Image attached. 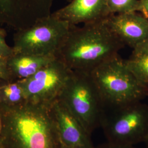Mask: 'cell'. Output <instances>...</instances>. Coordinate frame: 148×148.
I'll return each instance as SVG.
<instances>
[{
    "instance_id": "1",
    "label": "cell",
    "mask_w": 148,
    "mask_h": 148,
    "mask_svg": "<svg viewBox=\"0 0 148 148\" xmlns=\"http://www.w3.org/2000/svg\"><path fill=\"white\" fill-rule=\"evenodd\" d=\"M0 119V148H60L51 106L2 103Z\"/></svg>"
},
{
    "instance_id": "2",
    "label": "cell",
    "mask_w": 148,
    "mask_h": 148,
    "mask_svg": "<svg viewBox=\"0 0 148 148\" xmlns=\"http://www.w3.org/2000/svg\"><path fill=\"white\" fill-rule=\"evenodd\" d=\"M124 47L104 19L81 27L71 26L56 58L71 71L90 74L119 55Z\"/></svg>"
},
{
    "instance_id": "3",
    "label": "cell",
    "mask_w": 148,
    "mask_h": 148,
    "mask_svg": "<svg viewBox=\"0 0 148 148\" xmlns=\"http://www.w3.org/2000/svg\"><path fill=\"white\" fill-rule=\"evenodd\" d=\"M90 75L104 106L142 101L148 97V86L140 82L118 55L92 71Z\"/></svg>"
},
{
    "instance_id": "4",
    "label": "cell",
    "mask_w": 148,
    "mask_h": 148,
    "mask_svg": "<svg viewBox=\"0 0 148 148\" xmlns=\"http://www.w3.org/2000/svg\"><path fill=\"white\" fill-rule=\"evenodd\" d=\"M99 127L107 140L134 145L148 139V105L140 101L104 106Z\"/></svg>"
},
{
    "instance_id": "5",
    "label": "cell",
    "mask_w": 148,
    "mask_h": 148,
    "mask_svg": "<svg viewBox=\"0 0 148 148\" xmlns=\"http://www.w3.org/2000/svg\"><path fill=\"white\" fill-rule=\"evenodd\" d=\"M58 99L90 136L99 127L104 106L90 74L72 71Z\"/></svg>"
},
{
    "instance_id": "6",
    "label": "cell",
    "mask_w": 148,
    "mask_h": 148,
    "mask_svg": "<svg viewBox=\"0 0 148 148\" xmlns=\"http://www.w3.org/2000/svg\"><path fill=\"white\" fill-rule=\"evenodd\" d=\"M71 27L52 14L38 19L16 38L13 54L56 57Z\"/></svg>"
},
{
    "instance_id": "7",
    "label": "cell",
    "mask_w": 148,
    "mask_h": 148,
    "mask_svg": "<svg viewBox=\"0 0 148 148\" xmlns=\"http://www.w3.org/2000/svg\"><path fill=\"white\" fill-rule=\"evenodd\" d=\"M71 71L62 61L56 58L35 74L18 81L25 101L52 106L58 99Z\"/></svg>"
},
{
    "instance_id": "8",
    "label": "cell",
    "mask_w": 148,
    "mask_h": 148,
    "mask_svg": "<svg viewBox=\"0 0 148 148\" xmlns=\"http://www.w3.org/2000/svg\"><path fill=\"white\" fill-rule=\"evenodd\" d=\"M51 110L62 143L70 148H95L90 135L60 101L53 103Z\"/></svg>"
},
{
    "instance_id": "9",
    "label": "cell",
    "mask_w": 148,
    "mask_h": 148,
    "mask_svg": "<svg viewBox=\"0 0 148 148\" xmlns=\"http://www.w3.org/2000/svg\"><path fill=\"white\" fill-rule=\"evenodd\" d=\"M105 21L125 46L133 48L148 38V19L138 12L111 14Z\"/></svg>"
},
{
    "instance_id": "10",
    "label": "cell",
    "mask_w": 148,
    "mask_h": 148,
    "mask_svg": "<svg viewBox=\"0 0 148 148\" xmlns=\"http://www.w3.org/2000/svg\"><path fill=\"white\" fill-rule=\"evenodd\" d=\"M52 15L75 26L101 21L110 14L106 0H72Z\"/></svg>"
},
{
    "instance_id": "11",
    "label": "cell",
    "mask_w": 148,
    "mask_h": 148,
    "mask_svg": "<svg viewBox=\"0 0 148 148\" xmlns=\"http://www.w3.org/2000/svg\"><path fill=\"white\" fill-rule=\"evenodd\" d=\"M56 58L54 56L13 54L8 58V66L10 73L24 79L35 74Z\"/></svg>"
},
{
    "instance_id": "12",
    "label": "cell",
    "mask_w": 148,
    "mask_h": 148,
    "mask_svg": "<svg viewBox=\"0 0 148 148\" xmlns=\"http://www.w3.org/2000/svg\"><path fill=\"white\" fill-rule=\"evenodd\" d=\"M124 62L138 79L148 86V38L133 48L131 56Z\"/></svg>"
},
{
    "instance_id": "13",
    "label": "cell",
    "mask_w": 148,
    "mask_h": 148,
    "mask_svg": "<svg viewBox=\"0 0 148 148\" xmlns=\"http://www.w3.org/2000/svg\"><path fill=\"white\" fill-rule=\"evenodd\" d=\"M53 0H0V14H10L24 5H30L45 16H49V7Z\"/></svg>"
},
{
    "instance_id": "14",
    "label": "cell",
    "mask_w": 148,
    "mask_h": 148,
    "mask_svg": "<svg viewBox=\"0 0 148 148\" xmlns=\"http://www.w3.org/2000/svg\"><path fill=\"white\" fill-rule=\"evenodd\" d=\"M0 92L3 103L6 104L15 105L25 101L23 90L19 82L5 85L1 88Z\"/></svg>"
},
{
    "instance_id": "15",
    "label": "cell",
    "mask_w": 148,
    "mask_h": 148,
    "mask_svg": "<svg viewBox=\"0 0 148 148\" xmlns=\"http://www.w3.org/2000/svg\"><path fill=\"white\" fill-rule=\"evenodd\" d=\"M110 14L138 12L139 0H106Z\"/></svg>"
},
{
    "instance_id": "16",
    "label": "cell",
    "mask_w": 148,
    "mask_h": 148,
    "mask_svg": "<svg viewBox=\"0 0 148 148\" xmlns=\"http://www.w3.org/2000/svg\"><path fill=\"white\" fill-rule=\"evenodd\" d=\"M13 54V50L5 42L2 34L0 32V56L9 58Z\"/></svg>"
},
{
    "instance_id": "17",
    "label": "cell",
    "mask_w": 148,
    "mask_h": 148,
    "mask_svg": "<svg viewBox=\"0 0 148 148\" xmlns=\"http://www.w3.org/2000/svg\"><path fill=\"white\" fill-rule=\"evenodd\" d=\"M8 58L0 56V79H6L10 76V71L8 66Z\"/></svg>"
},
{
    "instance_id": "18",
    "label": "cell",
    "mask_w": 148,
    "mask_h": 148,
    "mask_svg": "<svg viewBox=\"0 0 148 148\" xmlns=\"http://www.w3.org/2000/svg\"><path fill=\"white\" fill-rule=\"evenodd\" d=\"M95 148H136L134 145L122 144L119 143L107 142L106 143L101 144Z\"/></svg>"
},
{
    "instance_id": "19",
    "label": "cell",
    "mask_w": 148,
    "mask_h": 148,
    "mask_svg": "<svg viewBox=\"0 0 148 148\" xmlns=\"http://www.w3.org/2000/svg\"><path fill=\"white\" fill-rule=\"evenodd\" d=\"M138 12H140V13L148 19V0H139Z\"/></svg>"
},
{
    "instance_id": "20",
    "label": "cell",
    "mask_w": 148,
    "mask_h": 148,
    "mask_svg": "<svg viewBox=\"0 0 148 148\" xmlns=\"http://www.w3.org/2000/svg\"><path fill=\"white\" fill-rule=\"evenodd\" d=\"M60 148H70L68 147H67V146H66L65 144H64L63 143H62L60 141Z\"/></svg>"
},
{
    "instance_id": "21",
    "label": "cell",
    "mask_w": 148,
    "mask_h": 148,
    "mask_svg": "<svg viewBox=\"0 0 148 148\" xmlns=\"http://www.w3.org/2000/svg\"><path fill=\"white\" fill-rule=\"evenodd\" d=\"M145 143V148H148V139Z\"/></svg>"
},
{
    "instance_id": "22",
    "label": "cell",
    "mask_w": 148,
    "mask_h": 148,
    "mask_svg": "<svg viewBox=\"0 0 148 148\" xmlns=\"http://www.w3.org/2000/svg\"><path fill=\"white\" fill-rule=\"evenodd\" d=\"M1 119H0V131H1Z\"/></svg>"
},
{
    "instance_id": "23",
    "label": "cell",
    "mask_w": 148,
    "mask_h": 148,
    "mask_svg": "<svg viewBox=\"0 0 148 148\" xmlns=\"http://www.w3.org/2000/svg\"><path fill=\"white\" fill-rule=\"evenodd\" d=\"M66 1H68V2H70V1H71L72 0H66Z\"/></svg>"
}]
</instances>
